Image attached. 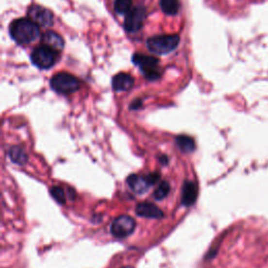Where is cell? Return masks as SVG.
Segmentation results:
<instances>
[{
    "mask_svg": "<svg viewBox=\"0 0 268 268\" xmlns=\"http://www.w3.org/2000/svg\"><path fill=\"white\" fill-rule=\"evenodd\" d=\"M179 44L178 35H163L151 37L147 40L149 50L157 55H166L175 50Z\"/></svg>",
    "mask_w": 268,
    "mask_h": 268,
    "instance_id": "cell-2",
    "label": "cell"
},
{
    "mask_svg": "<svg viewBox=\"0 0 268 268\" xmlns=\"http://www.w3.org/2000/svg\"><path fill=\"white\" fill-rule=\"evenodd\" d=\"M147 180H148L150 185H153V184H155L156 183L159 182V178H160V175L158 173H151L149 174V175H147Z\"/></svg>",
    "mask_w": 268,
    "mask_h": 268,
    "instance_id": "cell-20",
    "label": "cell"
},
{
    "mask_svg": "<svg viewBox=\"0 0 268 268\" xmlns=\"http://www.w3.org/2000/svg\"><path fill=\"white\" fill-rule=\"evenodd\" d=\"M134 85V79L129 73L120 72L115 76L112 80V88L115 91H127Z\"/></svg>",
    "mask_w": 268,
    "mask_h": 268,
    "instance_id": "cell-12",
    "label": "cell"
},
{
    "mask_svg": "<svg viewBox=\"0 0 268 268\" xmlns=\"http://www.w3.org/2000/svg\"><path fill=\"white\" fill-rule=\"evenodd\" d=\"M132 62L139 67L145 78L150 80V81H155V80L159 79L160 70L158 59L151 56L142 55V53H135L132 58Z\"/></svg>",
    "mask_w": 268,
    "mask_h": 268,
    "instance_id": "cell-3",
    "label": "cell"
},
{
    "mask_svg": "<svg viewBox=\"0 0 268 268\" xmlns=\"http://www.w3.org/2000/svg\"><path fill=\"white\" fill-rule=\"evenodd\" d=\"M42 43L56 52L62 50L64 48L63 38L55 32H46L42 36Z\"/></svg>",
    "mask_w": 268,
    "mask_h": 268,
    "instance_id": "cell-13",
    "label": "cell"
},
{
    "mask_svg": "<svg viewBox=\"0 0 268 268\" xmlns=\"http://www.w3.org/2000/svg\"><path fill=\"white\" fill-rule=\"evenodd\" d=\"M9 156L13 163L19 166H23L28 163V154L21 148V147L14 146L9 151Z\"/></svg>",
    "mask_w": 268,
    "mask_h": 268,
    "instance_id": "cell-14",
    "label": "cell"
},
{
    "mask_svg": "<svg viewBox=\"0 0 268 268\" xmlns=\"http://www.w3.org/2000/svg\"><path fill=\"white\" fill-rule=\"evenodd\" d=\"M147 11L143 6L131 9L125 19V30L129 33H135L143 28Z\"/></svg>",
    "mask_w": 268,
    "mask_h": 268,
    "instance_id": "cell-7",
    "label": "cell"
},
{
    "mask_svg": "<svg viewBox=\"0 0 268 268\" xmlns=\"http://www.w3.org/2000/svg\"><path fill=\"white\" fill-rule=\"evenodd\" d=\"M123 268H133V267H131V266H125V267H123Z\"/></svg>",
    "mask_w": 268,
    "mask_h": 268,
    "instance_id": "cell-23",
    "label": "cell"
},
{
    "mask_svg": "<svg viewBox=\"0 0 268 268\" xmlns=\"http://www.w3.org/2000/svg\"><path fill=\"white\" fill-rule=\"evenodd\" d=\"M135 212L138 216L151 219H159L164 217V212L157 207L155 204L150 202L138 203Z\"/></svg>",
    "mask_w": 268,
    "mask_h": 268,
    "instance_id": "cell-9",
    "label": "cell"
},
{
    "mask_svg": "<svg viewBox=\"0 0 268 268\" xmlns=\"http://www.w3.org/2000/svg\"><path fill=\"white\" fill-rule=\"evenodd\" d=\"M179 6L178 0H160V8L167 15H176L179 11Z\"/></svg>",
    "mask_w": 268,
    "mask_h": 268,
    "instance_id": "cell-16",
    "label": "cell"
},
{
    "mask_svg": "<svg viewBox=\"0 0 268 268\" xmlns=\"http://www.w3.org/2000/svg\"><path fill=\"white\" fill-rule=\"evenodd\" d=\"M51 88L61 95H70L80 88V81L70 73L60 72L50 80Z\"/></svg>",
    "mask_w": 268,
    "mask_h": 268,
    "instance_id": "cell-4",
    "label": "cell"
},
{
    "mask_svg": "<svg viewBox=\"0 0 268 268\" xmlns=\"http://www.w3.org/2000/svg\"><path fill=\"white\" fill-rule=\"evenodd\" d=\"M50 195L52 198L55 199L58 203L60 204H64L66 202V196H65V192L62 189L61 186H52L50 191Z\"/></svg>",
    "mask_w": 268,
    "mask_h": 268,
    "instance_id": "cell-19",
    "label": "cell"
},
{
    "mask_svg": "<svg viewBox=\"0 0 268 268\" xmlns=\"http://www.w3.org/2000/svg\"><path fill=\"white\" fill-rule=\"evenodd\" d=\"M198 196V187L196 183L186 182L183 185V194H182V203L185 206H190L195 203Z\"/></svg>",
    "mask_w": 268,
    "mask_h": 268,
    "instance_id": "cell-10",
    "label": "cell"
},
{
    "mask_svg": "<svg viewBox=\"0 0 268 268\" xmlns=\"http://www.w3.org/2000/svg\"><path fill=\"white\" fill-rule=\"evenodd\" d=\"M132 0H116L115 10L119 15H126L131 11Z\"/></svg>",
    "mask_w": 268,
    "mask_h": 268,
    "instance_id": "cell-17",
    "label": "cell"
},
{
    "mask_svg": "<svg viewBox=\"0 0 268 268\" xmlns=\"http://www.w3.org/2000/svg\"><path fill=\"white\" fill-rule=\"evenodd\" d=\"M29 17L34 22L41 26H50L53 22L52 13L40 5H32L29 10Z\"/></svg>",
    "mask_w": 268,
    "mask_h": 268,
    "instance_id": "cell-8",
    "label": "cell"
},
{
    "mask_svg": "<svg viewBox=\"0 0 268 268\" xmlns=\"http://www.w3.org/2000/svg\"><path fill=\"white\" fill-rule=\"evenodd\" d=\"M135 220L132 217L122 215L115 219L111 224V233L117 238H126L135 230Z\"/></svg>",
    "mask_w": 268,
    "mask_h": 268,
    "instance_id": "cell-6",
    "label": "cell"
},
{
    "mask_svg": "<svg viewBox=\"0 0 268 268\" xmlns=\"http://www.w3.org/2000/svg\"><path fill=\"white\" fill-rule=\"evenodd\" d=\"M11 37L19 44H28L38 38L40 31L38 24L31 19L20 18L10 26Z\"/></svg>",
    "mask_w": 268,
    "mask_h": 268,
    "instance_id": "cell-1",
    "label": "cell"
},
{
    "mask_svg": "<svg viewBox=\"0 0 268 268\" xmlns=\"http://www.w3.org/2000/svg\"><path fill=\"white\" fill-rule=\"evenodd\" d=\"M140 104H142V103H140V100H137V102H135V103H132V105H131V109H137L138 108V107L140 106Z\"/></svg>",
    "mask_w": 268,
    "mask_h": 268,
    "instance_id": "cell-21",
    "label": "cell"
},
{
    "mask_svg": "<svg viewBox=\"0 0 268 268\" xmlns=\"http://www.w3.org/2000/svg\"><path fill=\"white\" fill-rule=\"evenodd\" d=\"M127 184H128L129 187L134 193L139 194V195L145 194L150 187V184L147 180L146 176H139L135 175V174L127 178Z\"/></svg>",
    "mask_w": 268,
    "mask_h": 268,
    "instance_id": "cell-11",
    "label": "cell"
},
{
    "mask_svg": "<svg viewBox=\"0 0 268 268\" xmlns=\"http://www.w3.org/2000/svg\"><path fill=\"white\" fill-rule=\"evenodd\" d=\"M160 162H163V165H167L168 162H169V158L166 157V156H162V157H160Z\"/></svg>",
    "mask_w": 268,
    "mask_h": 268,
    "instance_id": "cell-22",
    "label": "cell"
},
{
    "mask_svg": "<svg viewBox=\"0 0 268 268\" xmlns=\"http://www.w3.org/2000/svg\"><path fill=\"white\" fill-rule=\"evenodd\" d=\"M176 145L184 153H192L195 150V142L187 135H178L176 137Z\"/></svg>",
    "mask_w": 268,
    "mask_h": 268,
    "instance_id": "cell-15",
    "label": "cell"
},
{
    "mask_svg": "<svg viewBox=\"0 0 268 268\" xmlns=\"http://www.w3.org/2000/svg\"><path fill=\"white\" fill-rule=\"evenodd\" d=\"M170 193V184L167 182H162L157 186V189L154 191L153 196L156 200H162L166 198Z\"/></svg>",
    "mask_w": 268,
    "mask_h": 268,
    "instance_id": "cell-18",
    "label": "cell"
},
{
    "mask_svg": "<svg viewBox=\"0 0 268 268\" xmlns=\"http://www.w3.org/2000/svg\"><path fill=\"white\" fill-rule=\"evenodd\" d=\"M32 62L40 69H49L56 62V51L45 45L38 46L32 52Z\"/></svg>",
    "mask_w": 268,
    "mask_h": 268,
    "instance_id": "cell-5",
    "label": "cell"
}]
</instances>
